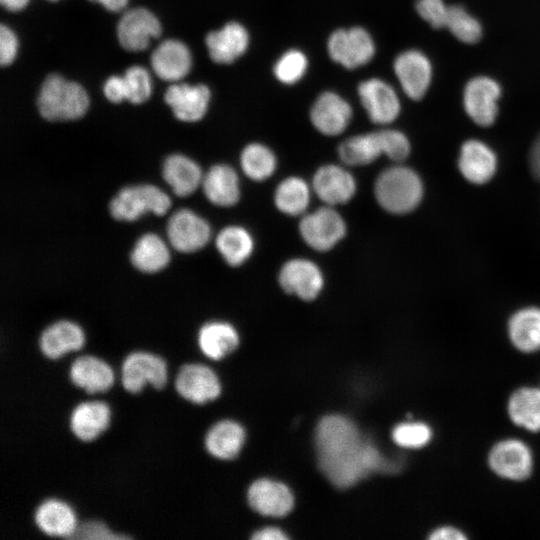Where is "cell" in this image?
<instances>
[{
  "label": "cell",
  "instance_id": "6da1fadb",
  "mask_svg": "<svg viewBox=\"0 0 540 540\" xmlns=\"http://www.w3.org/2000/svg\"><path fill=\"white\" fill-rule=\"evenodd\" d=\"M319 467L338 488H347L374 472L394 473L399 464L384 457L349 419L325 416L316 429Z\"/></svg>",
  "mask_w": 540,
  "mask_h": 540
},
{
  "label": "cell",
  "instance_id": "7a4b0ae2",
  "mask_svg": "<svg viewBox=\"0 0 540 540\" xmlns=\"http://www.w3.org/2000/svg\"><path fill=\"white\" fill-rule=\"evenodd\" d=\"M37 106L48 121H69L81 118L89 106L85 89L58 74L48 75L41 85Z\"/></svg>",
  "mask_w": 540,
  "mask_h": 540
},
{
  "label": "cell",
  "instance_id": "3957f363",
  "mask_svg": "<svg viewBox=\"0 0 540 540\" xmlns=\"http://www.w3.org/2000/svg\"><path fill=\"white\" fill-rule=\"evenodd\" d=\"M374 191L383 209L393 214H405L421 202L423 184L414 170L396 165L381 172L376 179Z\"/></svg>",
  "mask_w": 540,
  "mask_h": 540
},
{
  "label": "cell",
  "instance_id": "277c9868",
  "mask_svg": "<svg viewBox=\"0 0 540 540\" xmlns=\"http://www.w3.org/2000/svg\"><path fill=\"white\" fill-rule=\"evenodd\" d=\"M171 206L170 197L151 184H139L122 188L111 200V216L118 221H135L146 213L162 216Z\"/></svg>",
  "mask_w": 540,
  "mask_h": 540
},
{
  "label": "cell",
  "instance_id": "5b68a950",
  "mask_svg": "<svg viewBox=\"0 0 540 540\" xmlns=\"http://www.w3.org/2000/svg\"><path fill=\"white\" fill-rule=\"evenodd\" d=\"M168 381L167 362L152 352L135 350L121 361L120 382L130 394L140 393L146 385L155 390L163 389Z\"/></svg>",
  "mask_w": 540,
  "mask_h": 540
},
{
  "label": "cell",
  "instance_id": "8992f818",
  "mask_svg": "<svg viewBox=\"0 0 540 540\" xmlns=\"http://www.w3.org/2000/svg\"><path fill=\"white\" fill-rule=\"evenodd\" d=\"M327 51L335 63L347 69H356L373 59L376 47L365 28L354 26L332 32L327 41Z\"/></svg>",
  "mask_w": 540,
  "mask_h": 540
},
{
  "label": "cell",
  "instance_id": "52a82bcc",
  "mask_svg": "<svg viewBox=\"0 0 540 540\" xmlns=\"http://www.w3.org/2000/svg\"><path fill=\"white\" fill-rule=\"evenodd\" d=\"M303 240L317 251L333 248L346 233V224L332 207H321L303 217L299 225Z\"/></svg>",
  "mask_w": 540,
  "mask_h": 540
},
{
  "label": "cell",
  "instance_id": "ba28073f",
  "mask_svg": "<svg viewBox=\"0 0 540 540\" xmlns=\"http://www.w3.org/2000/svg\"><path fill=\"white\" fill-rule=\"evenodd\" d=\"M501 87L488 76L470 79L463 91V105L467 115L479 126L492 125L498 115Z\"/></svg>",
  "mask_w": 540,
  "mask_h": 540
},
{
  "label": "cell",
  "instance_id": "9c48e42d",
  "mask_svg": "<svg viewBox=\"0 0 540 540\" xmlns=\"http://www.w3.org/2000/svg\"><path fill=\"white\" fill-rule=\"evenodd\" d=\"M174 388L181 398L195 404L213 401L221 392L216 373L201 363L182 364L176 372Z\"/></svg>",
  "mask_w": 540,
  "mask_h": 540
},
{
  "label": "cell",
  "instance_id": "30bf717a",
  "mask_svg": "<svg viewBox=\"0 0 540 540\" xmlns=\"http://www.w3.org/2000/svg\"><path fill=\"white\" fill-rule=\"evenodd\" d=\"M166 232L170 245L182 253L200 250L211 237L207 221L189 209L174 212L167 222Z\"/></svg>",
  "mask_w": 540,
  "mask_h": 540
},
{
  "label": "cell",
  "instance_id": "8fae6325",
  "mask_svg": "<svg viewBox=\"0 0 540 540\" xmlns=\"http://www.w3.org/2000/svg\"><path fill=\"white\" fill-rule=\"evenodd\" d=\"M488 463L498 476L522 481L527 479L533 469V456L530 448L521 440L505 439L496 443L489 452Z\"/></svg>",
  "mask_w": 540,
  "mask_h": 540
},
{
  "label": "cell",
  "instance_id": "7c38bea8",
  "mask_svg": "<svg viewBox=\"0 0 540 540\" xmlns=\"http://www.w3.org/2000/svg\"><path fill=\"white\" fill-rule=\"evenodd\" d=\"M357 93L369 119L375 124L393 122L401 110L395 89L380 78H369L359 83Z\"/></svg>",
  "mask_w": 540,
  "mask_h": 540
},
{
  "label": "cell",
  "instance_id": "4fadbf2b",
  "mask_svg": "<svg viewBox=\"0 0 540 540\" xmlns=\"http://www.w3.org/2000/svg\"><path fill=\"white\" fill-rule=\"evenodd\" d=\"M393 70L407 97L420 100L424 97L432 80V64L429 58L417 49H408L395 58Z\"/></svg>",
  "mask_w": 540,
  "mask_h": 540
},
{
  "label": "cell",
  "instance_id": "5bb4252c",
  "mask_svg": "<svg viewBox=\"0 0 540 540\" xmlns=\"http://www.w3.org/2000/svg\"><path fill=\"white\" fill-rule=\"evenodd\" d=\"M161 34L156 16L147 9L134 8L124 13L117 25L120 45L127 51L145 50L150 40Z\"/></svg>",
  "mask_w": 540,
  "mask_h": 540
},
{
  "label": "cell",
  "instance_id": "9a60e30c",
  "mask_svg": "<svg viewBox=\"0 0 540 540\" xmlns=\"http://www.w3.org/2000/svg\"><path fill=\"white\" fill-rule=\"evenodd\" d=\"M349 102L333 91L321 93L310 109V120L320 133L336 136L344 132L352 120Z\"/></svg>",
  "mask_w": 540,
  "mask_h": 540
},
{
  "label": "cell",
  "instance_id": "2e32d148",
  "mask_svg": "<svg viewBox=\"0 0 540 540\" xmlns=\"http://www.w3.org/2000/svg\"><path fill=\"white\" fill-rule=\"evenodd\" d=\"M282 289L302 300H313L321 292L324 279L319 267L307 259L287 261L279 273Z\"/></svg>",
  "mask_w": 540,
  "mask_h": 540
},
{
  "label": "cell",
  "instance_id": "e0dca14e",
  "mask_svg": "<svg viewBox=\"0 0 540 540\" xmlns=\"http://www.w3.org/2000/svg\"><path fill=\"white\" fill-rule=\"evenodd\" d=\"M68 378L87 394L104 393L114 384L115 373L102 358L85 354L75 357L68 368Z\"/></svg>",
  "mask_w": 540,
  "mask_h": 540
},
{
  "label": "cell",
  "instance_id": "ac0fdd59",
  "mask_svg": "<svg viewBox=\"0 0 540 540\" xmlns=\"http://www.w3.org/2000/svg\"><path fill=\"white\" fill-rule=\"evenodd\" d=\"M112 411L101 400L82 401L76 404L68 418L72 435L81 442H91L100 436L110 425Z\"/></svg>",
  "mask_w": 540,
  "mask_h": 540
},
{
  "label": "cell",
  "instance_id": "d6986e66",
  "mask_svg": "<svg viewBox=\"0 0 540 540\" xmlns=\"http://www.w3.org/2000/svg\"><path fill=\"white\" fill-rule=\"evenodd\" d=\"M211 93L204 84H173L165 92L164 100L174 116L183 122L201 120L207 112Z\"/></svg>",
  "mask_w": 540,
  "mask_h": 540
},
{
  "label": "cell",
  "instance_id": "ffe728a7",
  "mask_svg": "<svg viewBox=\"0 0 540 540\" xmlns=\"http://www.w3.org/2000/svg\"><path fill=\"white\" fill-rule=\"evenodd\" d=\"M210 58L218 64H231L248 49L250 35L244 25L231 21L205 38Z\"/></svg>",
  "mask_w": 540,
  "mask_h": 540
},
{
  "label": "cell",
  "instance_id": "44dd1931",
  "mask_svg": "<svg viewBox=\"0 0 540 540\" xmlns=\"http://www.w3.org/2000/svg\"><path fill=\"white\" fill-rule=\"evenodd\" d=\"M86 341L80 325L70 320L56 321L43 329L38 339L41 354L49 360L80 350Z\"/></svg>",
  "mask_w": 540,
  "mask_h": 540
},
{
  "label": "cell",
  "instance_id": "7402d4cb",
  "mask_svg": "<svg viewBox=\"0 0 540 540\" xmlns=\"http://www.w3.org/2000/svg\"><path fill=\"white\" fill-rule=\"evenodd\" d=\"M33 521L43 534L61 538H72L78 525L73 508L57 498L42 500L33 512Z\"/></svg>",
  "mask_w": 540,
  "mask_h": 540
},
{
  "label": "cell",
  "instance_id": "603a6c76",
  "mask_svg": "<svg viewBox=\"0 0 540 540\" xmlns=\"http://www.w3.org/2000/svg\"><path fill=\"white\" fill-rule=\"evenodd\" d=\"M458 168L467 181L473 184H484L496 172L497 157L484 142L469 139L461 146Z\"/></svg>",
  "mask_w": 540,
  "mask_h": 540
},
{
  "label": "cell",
  "instance_id": "cb8c5ba5",
  "mask_svg": "<svg viewBox=\"0 0 540 540\" xmlns=\"http://www.w3.org/2000/svg\"><path fill=\"white\" fill-rule=\"evenodd\" d=\"M313 190L328 206L350 201L356 191L354 177L343 167L325 165L313 177Z\"/></svg>",
  "mask_w": 540,
  "mask_h": 540
},
{
  "label": "cell",
  "instance_id": "d4e9b609",
  "mask_svg": "<svg viewBox=\"0 0 540 540\" xmlns=\"http://www.w3.org/2000/svg\"><path fill=\"white\" fill-rule=\"evenodd\" d=\"M151 66L159 78L165 81H178L191 69V53L183 42L167 39L153 51Z\"/></svg>",
  "mask_w": 540,
  "mask_h": 540
},
{
  "label": "cell",
  "instance_id": "484cf974",
  "mask_svg": "<svg viewBox=\"0 0 540 540\" xmlns=\"http://www.w3.org/2000/svg\"><path fill=\"white\" fill-rule=\"evenodd\" d=\"M250 506L266 516H284L293 507V496L282 483L269 479L255 481L248 490Z\"/></svg>",
  "mask_w": 540,
  "mask_h": 540
},
{
  "label": "cell",
  "instance_id": "4316f807",
  "mask_svg": "<svg viewBox=\"0 0 540 540\" xmlns=\"http://www.w3.org/2000/svg\"><path fill=\"white\" fill-rule=\"evenodd\" d=\"M162 175L173 193L179 197L194 193L201 186L204 176L199 165L182 154H173L165 159Z\"/></svg>",
  "mask_w": 540,
  "mask_h": 540
},
{
  "label": "cell",
  "instance_id": "83f0119b",
  "mask_svg": "<svg viewBox=\"0 0 540 540\" xmlns=\"http://www.w3.org/2000/svg\"><path fill=\"white\" fill-rule=\"evenodd\" d=\"M201 186L206 198L217 206H233L240 198L237 173L225 164L212 166L203 176Z\"/></svg>",
  "mask_w": 540,
  "mask_h": 540
},
{
  "label": "cell",
  "instance_id": "f1b7e54d",
  "mask_svg": "<svg viewBox=\"0 0 540 540\" xmlns=\"http://www.w3.org/2000/svg\"><path fill=\"white\" fill-rule=\"evenodd\" d=\"M197 343L200 351L212 360H220L232 353L239 343L235 328L226 322L212 321L198 331Z\"/></svg>",
  "mask_w": 540,
  "mask_h": 540
},
{
  "label": "cell",
  "instance_id": "f546056e",
  "mask_svg": "<svg viewBox=\"0 0 540 540\" xmlns=\"http://www.w3.org/2000/svg\"><path fill=\"white\" fill-rule=\"evenodd\" d=\"M508 335L519 351L540 350V308L526 307L514 313L508 322Z\"/></svg>",
  "mask_w": 540,
  "mask_h": 540
},
{
  "label": "cell",
  "instance_id": "4dcf8cb0",
  "mask_svg": "<svg viewBox=\"0 0 540 540\" xmlns=\"http://www.w3.org/2000/svg\"><path fill=\"white\" fill-rule=\"evenodd\" d=\"M245 434L243 428L231 420H222L210 427L205 435L206 450L215 458H234L240 451Z\"/></svg>",
  "mask_w": 540,
  "mask_h": 540
},
{
  "label": "cell",
  "instance_id": "1f68e13d",
  "mask_svg": "<svg viewBox=\"0 0 540 540\" xmlns=\"http://www.w3.org/2000/svg\"><path fill=\"white\" fill-rule=\"evenodd\" d=\"M130 260L139 271L155 273L168 265L169 248L158 235L146 233L136 241L130 254Z\"/></svg>",
  "mask_w": 540,
  "mask_h": 540
},
{
  "label": "cell",
  "instance_id": "d6a6232c",
  "mask_svg": "<svg viewBox=\"0 0 540 540\" xmlns=\"http://www.w3.org/2000/svg\"><path fill=\"white\" fill-rule=\"evenodd\" d=\"M507 410L517 426L531 432L540 431V388L517 389L508 400Z\"/></svg>",
  "mask_w": 540,
  "mask_h": 540
},
{
  "label": "cell",
  "instance_id": "836d02e7",
  "mask_svg": "<svg viewBox=\"0 0 540 540\" xmlns=\"http://www.w3.org/2000/svg\"><path fill=\"white\" fill-rule=\"evenodd\" d=\"M343 163L351 166L368 165L383 154L379 132L355 135L344 140L338 147Z\"/></svg>",
  "mask_w": 540,
  "mask_h": 540
},
{
  "label": "cell",
  "instance_id": "e575fe53",
  "mask_svg": "<svg viewBox=\"0 0 540 540\" xmlns=\"http://www.w3.org/2000/svg\"><path fill=\"white\" fill-rule=\"evenodd\" d=\"M216 247L230 266H239L252 254L254 242L250 233L243 227L228 226L217 235Z\"/></svg>",
  "mask_w": 540,
  "mask_h": 540
},
{
  "label": "cell",
  "instance_id": "d590c367",
  "mask_svg": "<svg viewBox=\"0 0 540 540\" xmlns=\"http://www.w3.org/2000/svg\"><path fill=\"white\" fill-rule=\"evenodd\" d=\"M274 201L281 212L291 216L300 215L310 202L309 186L299 177L286 178L277 186Z\"/></svg>",
  "mask_w": 540,
  "mask_h": 540
},
{
  "label": "cell",
  "instance_id": "8d00e7d4",
  "mask_svg": "<svg viewBox=\"0 0 540 540\" xmlns=\"http://www.w3.org/2000/svg\"><path fill=\"white\" fill-rule=\"evenodd\" d=\"M240 162L245 175L254 181L269 178L277 164L272 150L260 143L248 144L241 153Z\"/></svg>",
  "mask_w": 540,
  "mask_h": 540
},
{
  "label": "cell",
  "instance_id": "74e56055",
  "mask_svg": "<svg viewBox=\"0 0 540 540\" xmlns=\"http://www.w3.org/2000/svg\"><path fill=\"white\" fill-rule=\"evenodd\" d=\"M445 28L459 41L467 44L478 42L482 36L480 22L459 5L449 6Z\"/></svg>",
  "mask_w": 540,
  "mask_h": 540
},
{
  "label": "cell",
  "instance_id": "f35d334b",
  "mask_svg": "<svg viewBox=\"0 0 540 540\" xmlns=\"http://www.w3.org/2000/svg\"><path fill=\"white\" fill-rule=\"evenodd\" d=\"M308 69V58L299 49L285 51L275 62L273 74L282 84L293 85L299 82Z\"/></svg>",
  "mask_w": 540,
  "mask_h": 540
},
{
  "label": "cell",
  "instance_id": "ab89813d",
  "mask_svg": "<svg viewBox=\"0 0 540 540\" xmlns=\"http://www.w3.org/2000/svg\"><path fill=\"white\" fill-rule=\"evenodd\" d=\"M392 438L401 447L420 448L430 442L432 430L423 422H405L393 429Z\"/></svg>",
  "mask_w": 540,
  "mask_h": 540
},
{
  "label": "cell",
  "instance_id": "60d3db41",
  "mask_svg": "<svg viewBox=\"0 0 540 540\" xmlns=\"http://www.w3.org/2000/svg\"><path fill=\"white\" fill-rule=\"evenodd\" d=\"M123 77L127 89V101L141 104L149 99L152 85L150 75L145 68L141 66L129 67Z\"/></svg>",
  "mask_w": 540,
  "mask_h": 540
},
{
  "label": "cell",
  "instance_id": "b9f144b4",
  "mask_svg": "<svg viewBox=\"0 0 540 540\" xmlns=\"http://www.w3.org/2000/svg\"><path fill=\"white\" fill-rule=\"evenodd\" d=\"M378 132L385 156L395 162H401L408 157L411 146L404 133L394 129H384Z\"/></svg>",
  "mask_w": 540,
  "mask_h": 540
},
{
  "label": "cell",
  "instance_id": "7bdbcfd3",
  "mask_svg": "<svg viewBox=\"0 0 540 540\" xmlns=\"http://www.w3.org/2000/svg\"><path fill=\"white\" fill-rule=\"evenodd\" d=\"M72 538L88 540H114L129 539L131 536L113 531L100 520H87L85 522L78 523Z\"/></svg>",
  "mask_w": 540,
  "mask_h": 540
},
{
  "label": "cell",
  "instance_id": "ee69618b",
  "mask_svg": "<svg viewBox=\"0 0 540 540\" xmlns=\"http://www.w3.org/2000/svg\"><path fill=\"white\" fill-rule=\"evenodd\" d=\"M415 8L419 16L433 28H444L449 6L443 0H417Z\"/></svg>",
  "mask_w": 540,
  "mask_h": 540
},
{
  "label": "cell",
  "instance_id": "f6af8a7d",
  "mask_svg": "<svg viewBox=\"0 0 540 540\" xmlns=\"http://www.w3.org/2000/svg\"><path fill=\"white\" fill-rule=\"evenodd\" d=\"M18 41L14 32L7 26H0V63L9 65L16 57Z\"/></svg>",
  "mask_w": 540,
  "mask_h": 540
},
{
  "label": "cell",
  "instance_id": "bcb514c9",
  "mask_svg": "<svg viewBox=\"0 0 540 540\" xmlns=\"http://www.w3.org/2000/svg\"><path fill=\"white\" fill-rule=\"evenodd\" d=\"M104 94L112 103H120L127 100V89L123 76H110L104 84Z\"/></svg>",
  "mask_w": 540,
  "mask_h": 540
},
{
  "label": "cell",
  "instance_id": "7dc6e473",
  "mask_svg": "<svg viewBox=\"0 0 540 540\" xmlns=\"http://www.w3.org/2000/svg\"><path fill=\"white\" fill-rule=\"evenodd\" d=\"M467 536L458 528L453 526H441L433 530L429 539L431 540H462Z\"/></svg>",
  "mask_w": 540,
  "mask_h": 540
},
{
  "label": "cell",
  "instance_id": "c3c4849f",
  "mask_svg": "<svg viewBox=\"0 0 540 540\" xmlns=\"http://www.w3.org/2000/svg\"><path fill=\"white\" fill-rule=\"evenodd\" d=\"M529 161L532 173L540 179V134L531 147Z\"/></svg>",
  "mask_w": 540,
  "mask_h": 540
},
{
  "label": "cell",
  "instance_id": "681fc988",
  "mask_svg": "<svg viewBox=\"0 0 540 540\" xmlns=\"http://www.w3.org/2000/svg\"><path fill=\"white\" fill-rule=\"evenodd\" d=\"M254 540H284L287 536L278 528L269 527L254 533Z\"/></svg>",
  "mask_w": 540,
  "mask_h": 540
},
{
  "label": "cell",
  "instance_id": "f907efd6",
  "mask_svg": "<svg viewBox=\"0 0 540 540\" xmlns=\"http://www.w3.org/2000/svg\"><path fill=\"white\" fill-rule=\"evenodd\" d=\"M101 4L111 12L121 11L128 3V0H89Z\"/></svg>",
  "mask_w": 540,
  "mask_h": 540
},
{
  "label": "cell",
  "instance_id": "816d5d0a",
  "mask_svg": "<svg viewBox=\"0 0 540 540\" xmlns=\"http://www.w3.org/2000/svg\"><path fill=\"white\" fill-rule=\"evenodd\" d=\"M30 0H0L1 5L9 11L22 10Z\"/></svg>",
  "mask_w": 540,
  "mask_h": 540
},
{
  "label": "cell",
  "instance_id": "f5cc1de1",
  "mask_svg": "<svg viewBox=\"0 0 540 540\" xmlns=\"http://www.w3.org/2000/svg\"><path fill=\"white\" fill-rule=\"evenodd\" d=\"M50 1H57V0H50Z\"/></svg>",
  "mask_w": 540,
  "mask_h": 540
}]
</instances>
